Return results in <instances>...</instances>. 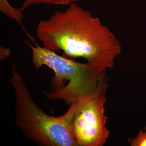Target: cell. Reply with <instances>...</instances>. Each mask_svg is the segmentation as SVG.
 <instances>
[{"label": "cell", "mask_w": 146, "mask_h": 146, "mask_svg": "<svg viewBox=\"0 0 146 146\" xmlns=\"http://www.w3.org/2000/svg\"><path fill=\"white\" fill-rule=\"evenodd\" d=\"M0 10L6 16L16 21H20L23 16L19 9L12 7L7 0H0Z\"/></svg>", "instance_id": "obj_6"}, {"label": "cell", "mask_w": 146, "mask_h": 146, "mask_svg": "<svg viewBox=\"0 0 146 146\" xmlns=\"http://www.w3.org/2000/svg\"><path fill=\"white\" fill-rule=\"evenodd\" d=\"M9 81L15 91L16 123L25 136L40 146H78L73 131L78 102L62 116H49L33 100L14 64Z\"/></svg>", "instance_id": "obj_2"}, {"label": "cell", "mask_w": 146, "mask_h": 146, "mask_svg": "<svg viewBox=\"0 0 146 146\" xmlns=\"http://www.w3.org/2000/svg\"><path fill=\"white\" fill-rule=\"evenodd\" d=\"M106 94H96L78 102L73 131L78 146H102L109 138L105 114Z\"/></svg>", "instance_id": "obj_4"}, {"label": "cell", "mask_w": 146, "mask_h": 146, "mask_svg": "<svg viewBox=\"0 0 146 146\" xmlns=\"http://www.w3.org/2000/svg\"><path fill=\"white\" fill-rule=\"evenodd\" d=\"M11 54V50L8 48L1 47V60H3L8 57Z\"/></svg>", "instance_id": "obj_8"}, {"label": "cell", "mask_w": 146, "mask_h": 146, "mask_svg": "<svg viewBox=\"0 0 146 146\" xmlns=\"http://www.w3.org/2000/svg\"><path fill=\"white\" fill-rule=\"evenodd\" d=\"M36 33L45 48L83 58L100 72L113 68L122 52L120 42L110 29L76 3L40 21Z\"/></svg>", "instance_id": "obj_1"}, {"label": "cell", "mask_w": 146, "mask_h": 146, "mask_svg": "<svg viewBox=\"0 0 146 146\" xmlns=\"http://www.w3.org/2000/svg\"><path fill=\"white\" fill-rule=\"evenodd\" d=\"M131 146H146V127L145 130H141L135 137L128 138Z\"/></svg>", "instance_id": "obj_7"}, {"label": "cell", "mask_w": 146, "mask_h": 146, "mask_svg": "<svg viewBox=\"0 0 146 146\" xmlns=\"http://www.w3.org/2000/svg\"><path fill=\"white\" fill-rule=\"evenodd\" d=\"M32 62L38 71L47 66L54 72L52 93L45 92L47 99L61 100L68 104L96 94L106 93V72L97 70L90 63H80L56 54L54 51L29 44Z\"/></svg>", "instance_id": "obj_3"}, {"label": "cell", "mask_w": 146, "mask_h": 146, "mask_svg": "<svg viewBox=\"0 0 146 146\" xmlns=\"http://www.w3.org/2000/svg\"><path fill=\"white\" fill-rule=\"evenodd\" d=\"M78 1L79 0H25L23 5L19 9L23 12L31 6L35 5L46 4L56 5H70Z\"/></svg>", "instance_id": "obj_5"}]
</instances>
